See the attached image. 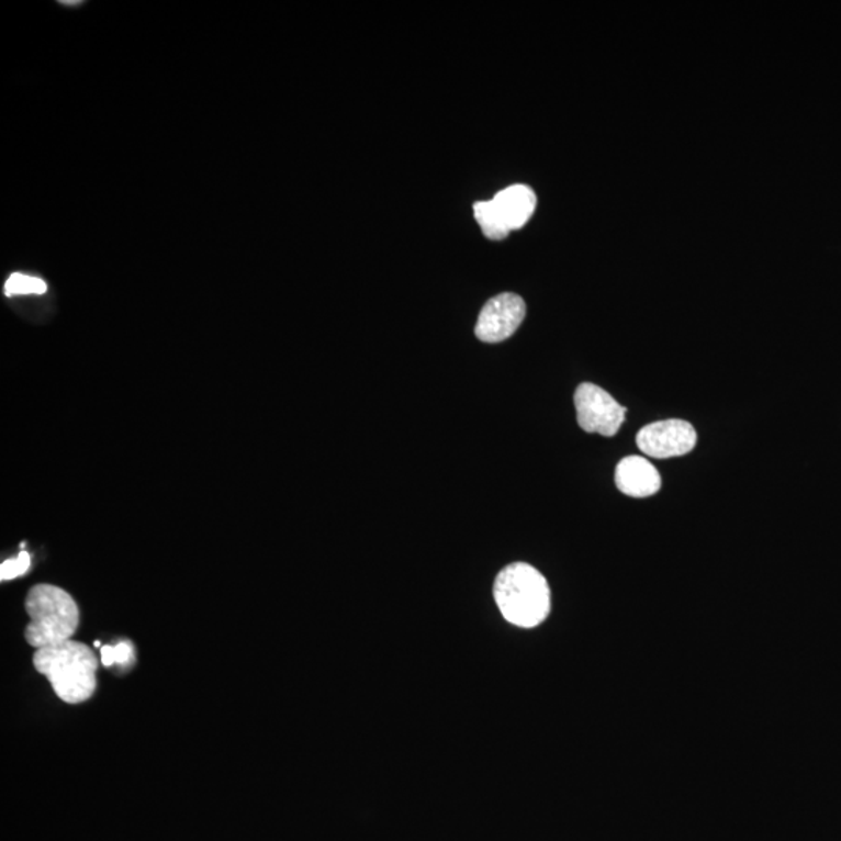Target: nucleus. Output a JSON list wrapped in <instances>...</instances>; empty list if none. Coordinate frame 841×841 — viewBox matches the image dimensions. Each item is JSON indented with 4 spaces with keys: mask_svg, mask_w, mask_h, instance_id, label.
I'll list each match as a JSON object with an SVG mask.
<instances>
[{
    "mask_svg": "<svg viewBox=\"0 0 841 841\" xmlns=\"http://www.w3.org/2000/svg\"><path fill=\"white\" fill-rule=\"evenodd\" d=\"M526 303L516 293L491 298L480 312L475 335L485 344L507 340L526 318Z\"/></svg>",
    "mask_w": 841,
    "mask_h": 841,
    "instance_id": "obj_7",
    "label": "nucleus"
},
{
    "mask_svg": "<svg viewBox=\"0 0 841 841\" xmlns=\"http://www.w3.org/2000/svg\"><path fill=\"white\" fill-rule=\"evenodd\" d=\"M102 662H103V665H106V668H110V665L114 664L115 653H114L113 646L102 647Z\"/></svg>",
    "mask_w": 841,
    "mask_h": 841,
    "instance_id": "obj_12",
    "label": "nucleus"
},
{
    "mask_svg": "<svg viewBox=\"0 0 841 841\" xmlns=\"http://www.w3.org/2000/svg\"><path fill=\"white\" fill-rule=\"evenodd\" d=\"M33 664L61 702L80 705L94 695L99 660L87 643L67 641L44 647L35 651Z\"/></svg>",
    "mask_w": 841,
    "mask_h": 841,
    "instance_id": "obj_1",
    "label": "nucleus"
},
{
    "mask_svg": "<svg viewBox=\"0 0 841 841\" xmlns=\"http://www.w3.org/2000/svg\"><path fill=\"white\" fill-rule=\"evenodd\" d=\"M25 609L30 624L25 628V641L36 650L72 641L80 612L76 601L54 584H36L29 591Z\"/></svg>",
    "mask_w": 841,
    "mask_h": 841,
    "instance_id": "obj_3",
    "label": "nucleus"
},
{
    "mask_svg": "<svg viewBox=\"0 0 841 841\" xmlns=\"http://www.w3.org/2000/svg\"><path fill=\"white\" fill-rule=\"evenodd\" d=\"M576 420L587 434H601L603 437H614L624 424L627 408L614 400L594 383H582L576 389L575 396Z\"/></svg>",
    "mask_w": 841,
    "mask_h": 841,
    "instance_id": "obj_5",
    "label": "nucleus"
},
{
    "mask_svg": "<svg viewBox=\"0 0 841 841\" xmlns=\"http://www.w3.org/2000/svg\"><path fill=\"white\" fill-rule=\"evenodd\" d=\"M47 292L46 281L29 274L13 273L5 282V295H43Z\"/></svg>",
    "mask_w": 841,
    "mask_h": 841,
    "instance_id": "obj_9",
    "label": "nucleus"
},
{
    "mask_svg": "<svg viewBox=\"0 0 841 841\" xmlns=\"http://www.w3.org/2000/svg\"><path fill=\"white\" fill-rule=\"evenodd\" d=\"M30 564H32V557L27 552H21L16 558L3 561L2 565H0V579H2V582L18 579V576L24 575L29 571Z\"/></svg>",
    "mask_w": 841,
    "mask_h": 841,
    "instance_id": "obj_10",
    "label": "nucleus"
},
{
    "mask_svg": "<svg viewBox=\"0 0 841 841\" xmlns=\"http://www.w3.org/2000/svg\"><path fill=\"white\" fill-rule=\"evenodd\" d=\"M494 597L502 616L516 627H538L550 613L549 584L530 564L507 565L494 583Z\"/></svg>",
    "mask_w": 841,
    "mask_h": 841,
    "instance_id": "obj_2",
    "label": "nucleus"
},
{
    "mask_svg": "<svg viewBox=\"0 0 841 841\" xmlns=\"http://www.w3.org/2000/svg\"><path fill=\"white\" fill-rule=\"evenodd\" d=\"M115 662L119 665H125L133 658V647L130 643L122 642L114 646Z\"/></svg>",
    "mask_w": 841,
    "mask_h": 841,
    "instance_id": "obj_11",
    "label": "nucleus"
},
{
    "mask_svg": "<svg viewBox=\"0 0 841 841\" xmlns=\"http://www.w3.org/2000/svg\"><path fill=\"white\" fill-rule=\"evenodd\" d=\"M536 195L526 184L509 186L490 201L474 204L475 221L487 239L502 240L509 231L520 229L534 215Z\"/></svg>",
    "mask_w": 841,
    "mask_h": 841,
    "instance_id": "obj_4",
    "label": "nucleus"
},
{
    "mask_svg": "<svg viewBox=\"0 0 841 841\" xmlns=\"http://www.w3.org/2000/svg\"><path fill=\"white\" fill-rule=\"evenodd\" d=\"M697 441V430L684 419L658 420L642 427L636 437L643 456L661 460L686 456L695 449Z\"/></svg>",
    "mask_w": 841,
    "mask_h": 841,
    "instance_id": "obj_6",
    "label": "nucleus"
},
{
    "mask_svg": "<svg viewBox=\"0 0 841 841\" xmlns=\"http://www.w3.org/2000/svg\"><path fill=\"white\" fill-rule=\"evenodd\" d=\"M616 485L625 496L643 498L661 490V475L646 457L630 456L616 468Z\"/></svg>",
    "mask_w": 841,
    "mask_h": 841,
    "instance_id": "obj_8",
    "label": "nucleus"
}]
</instances>
